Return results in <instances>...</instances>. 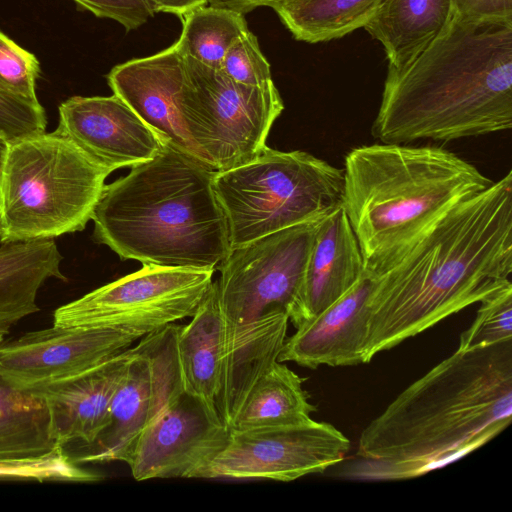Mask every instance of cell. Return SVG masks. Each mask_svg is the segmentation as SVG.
<instances>
[{
	"mask_svg": "<svg viewBox=\"0 0 512 512\" xmlns=\"http://www.w3.org/2000/svg\"><path fill=\"white\" fill-rule=\"evenodd\" d=\"M512 272V172L448 211L392 268L369 302L363 363L480 302Z\"/></svg>",
	"mask_w": 512,
	"mask_h": 512,
	"instance_id": "cell-1",
	"label": "cell"
},
{
	"mask_svg": "<svg viewBox=\"0 0 512 512\" xmlns=\"http://www.w3.org/2000/svg\"><path fill=\"white\" fill-rule=\"evenodd\" d=\"M512 128V22L462 20L386 77L371 134L381 143L450 142Z\"/></svg>",
	"mask_w": 512,
	"mask_h": 512,
	"instance_id": "cell-2",
	"label": "cell"
},
{
	"mask_svg": "<svg viewBox=\"0 0 512 512\" xmlns=\"http://www.w3.org/2000/svg\"><path fill=\"white\" fill-rule=\"evenodd\" d=\"M512 420V340L457 349L361 432L357 457L410 463L420 476L480 448Z\"/></svg>",
	"mask_w": 512,
	"mask_h": 512,
	"instance_id": "cell-3",
	"label": "cell"
},
{
	"mask_svg": "<svg viewBox=\"0 0 512 512\" xmlns=\"http://www.w3.org/2000/svg\"><path fill=\"white\" fill-rule=\"evenodd\" d=\"M212 167L167 144L150 161L105 185L93 236L143 265L217 269L230 251Z\"/></svg>",
	"mask_w": 512,
	"mask_h": 512,
	"instance_id": "cell-4",
	"label": "cell"
},
{
	"mask_svg": "<svg viewBox=\"0 0 512 512\" xmlns=\"http://www.w3.org/2000/svg\"><path fill=\"white\" fill-rule=\"evenodd\" d=\"M342 207L377 276L396 265L453 207L492 185L473 164L438 146L375 143L344 161Z\"/></svg>",
	"mask_w": 512,
	"mask_h": 512,
	"instance_id": "cell-5",
	"label": "cell"
},
{
	"mask_svg": "<svg viewBox=\"0 0 512 512\" xmlns=\"http://www.w3.org/2000/svg\"><path fill=\"white\" fill-rule=\"evenodd\" d=\"M109 174L58 129L9 143L0 242L54 239L83 230Z\"/></svg>",
	"mask_w": 512,
	"mask_h": 512,
	"instance_id": "cell-6",
	"label": "cell"
},
{
	"mask_svg": "<svg viewBox=\"0 0 512 512\" xmlns=\"http://www.w3.org/2000/svg\"><path fill=\"white\" fill-rule=\"evenodd\" d=\"M213 188L231 249L324 218L342 206L344 176L308 152L266 146L246 163L216 171Z\"/></svg>",
	"mask_w": 512,
	"mask_h": 512,
	"instance_id": "cell-7",
	"label": "cell"
},
{
	"mask_svg": "<svg viewBox=\"0 0 512 512\" xmlns=\"http://www.w3.org/2000/svg\"><path fill=\"white\" fill-rule=\"evenodd\" d=\"M184 56L181 111L194 146L216 171L251 160L267 146L271 127L284 109L274 82L237 83L221 70Z\"/></svg>",
	"mask_w": 512,
	"mask_h": 512,
	"instance_id": "cell-8",
	"label": "cell"
},
{
	"mask_svg": "<svg viewBox=\"0 0 512 512\" xmlns=\"http://www.w3.org/2000/svg\"><path fill=\"white\" fill-rule=\"evenodd\" d=\"M212 268L143 265L57 308L59 327H123L149 333L191 317L208 292Z\"/></svg>",
	"mask_w": 512,
	"mask_h": 512,
	"instance_id": "cell-9",
	"label": "cell"
},
{
	"mask_svg": "<svg viewBox=\"0 0 512 512\" xmlns=\"http://www.w3.org/2000/svg\"><path fill=\"white\" fill-rule=\"evenodd\" d=\"M318 222L295 225L230 249L217 267L216 280L227 322L243 325L273 312H284L291 319Z\"/></svg>",
	"mask_w": 512,
	"mask_h": 512,
	"instance_id": "cell-10",
	"label": "cell"
},
{
	"mask_svg": "<svg viewBox=\"0 0 512 512\" xmlns=\"http://www.w3.org/2000/svg\"><path fill=\"white\" fill-rule=\"evenodd\" d=\"M180 325L167 324L144 335L136 345L111 401L108 422L83 462H127L146 426L183 389L176 337Z\"/></svg>",
	"mask_w": 512,
	"mask_h": 512,
	"instance_id": "cell-11",
	"label": "cell"
},
{
	"mask_svg": "<svg viewBox=\"0 0 512 512\" xmlns=\"http://www.w3.org/2000/svg\"><path fill=\"white\" fill-rule=\"evenodd\" d=\"M349 449L350 441L340 430L314 419L297 425L230 430L225 447L197 478L290 482L337 466Z\"/></svg>",
	"mask_w": 512,
	"mask_h": 512,
	"instance_id": "cell-12",
	"label": "cell"
},
{
	"mask_svg": "<svg viewBox=\"0 0 512 512\" xmlns=\"http://www.w3.org/2000/svg\"><path fill=\"white\" fill-rule=\"evenodd\" d=\"M229 434L216 411L182 389L142 431L126 464L136 481L197 478Z\"/></svg>",
	"mask_w": 512,
	"mask_h": 512,
	"instance_id": "cell-13",
	"label": "cell"
},
{
	"mask_svg": "<svg viewBox=\"0 0 512 512\" xmlns=\"http://www.w3.org/2000/svg\"><path fill=\"white\" fill-rule=\"evenodd\" d=\"M147 333L123 327H59L0 342V373L32 389L86 371L127 350Z\"/></svg>",
	"mask_w": 512,
	"mask_h": 512,
	"instance_id": "cell-14",
	"label": "cell"
},
{
	"mask_svg": "<svg viewBox=\"0 0 512 512\" xmlns=\"http://www.w3.org/2000/svg\"><path fill=\"white\" fill-rule=\"evenodd\" d=\"M57 129L98 166L113 172L153 159L164 142L118 96H74L59 106Z\"/></svg>",
	"mask_w": 512,
	"mask_h": 512,
	"instance_id": "cell-15",
	"label": "cell"
},
{
	"mask_svg": "<svg viewBox=\"0 0 512 512\" xmlns=\"http://www.w3.org/2000/svg\"><path fill=\"white\" fill-rule=\"evenodd\" d=\"M185 80V56L175 43L156 54L116 65L107 75L113 94L164 144L207 164L185 129L181 111Z\"/></svg>",
	"mask_w": 512,
	"mask_h": 512,
	"instance_id": "cell-16",
	"label": "cell"
},
{
	"mask_svg": "<svg viewBox=\"0 0 512 512\" xmlns=\"http://www.w3.org/2000/svg\"><path fill=\"white\" fill-rule=\"evenodd\" d=\"M378 276L367 271L337 301L286 338L278 361L316 369L363 364L369 302Z\"/></svg>",
	"mask_w": 512,
	"mask_h": 512,
	"instance_id": "cell-17",
	"label": "cell"
},
{
	"mask_svg": "<svg viewBox=\"0 0 512 512\" xmlns=\"http://www.w3.org/2000/svg\"><path fill=\"white\" fill-rule=\"evenodd\" d=\"M289 317L273 312L243 325L223 317L215 408L230 429L259 379L278 361Z\"/></svg>",
	"mask_w": 512,
	"mask_h": 512,
	"instance_id": "cell-18",
	"label": "cell"
},
{
	"mask_svg": "<svg viewBox=\"0 0 512 512\" xmlns=\"http://www.w3.org/2000/svg\"><path fill=\"white\" fill-rule=\"evenodd\" d=\"M366 272L362 253L342 206L319 220L307 257L295 311V328L317 316Z\"/></svg>",
	"mask_w": 512,
	"mask_h": 512,
	"instance_id": "cell-19",
	"label": "cell"
},
{
	"mask_svg": "<svg viewBox=\"0 0 512 512\" xmlns=\"http://www.w3.org/2000/svg\"><path fill=\"white\" fill-rule=\"evenodd\" d=\"M131 353L132 347L79 374L32 388L46 400L58 445L96 440Z\"/></svg>",
	"mask_w": 512,
	"mask_h": 512,
	"instance_id": "cell-20",
	"label": "cell"
},
{
	"mask_svg": "<svg viewBox=\"0 0 512 512\" xmlns=\"http://www.w3.org/2000/svg\"><path fill=\"white\" fill-rule=\"evenodd\" d=\"M453 17L452 0H383L364 29L386 53V77L407 68Z\"/></svg>",
	"mask_w": 512,
	"mask_h": 512,
	"instance_id": "cell-21",
	"label": "cell"
},
{
	"mask_svg": "<svg viewBox=\"0 0 512 512\" xmlns=\"http://www.w3.org/2000/svg\"><path fill=\"white\" fill-rule=\"evenodd\" d=\"M63 256L54 239H38L0 246V336L21 319L39 311L38 291L49 278L65 280Z\"/></svg>",
	"mask_w": 512,
	"mask_h": 512,
	"instance_id": "cell-22",
	"label": "cell"
},
{
	"mask_svg": "<svg viewBox=\"0 0 512 512\" xmlns=\"http://www.w3.org/2000/svg\"><path fill=\"white\" fill-rule=\"evenodd\" d=\"M222 323L217 284L213 281L190 322L179 326L176 337L183 389L214 411Z\"/></svg>",
	"mask_w": 512,
	"mask_h": 512,
	"instance_id": "cell-23",
	"label": "cell"
},
{
	"mask_svg": "<svg viewBox=\"0 0 512 512\" xmlns=\"http://www.w3.org/2000/svg\"><path fill=\"white\" fill-rule=\"evenodd\" d=\"M59 446L45 398L0 373V459L39 457Z\"/></svg>",
	"mask_w": 512,
	"mask_h": 512,
	"instance_id": "cell-24",
	"label": "cell"
},
{
	"mask_svg": "<svg viewBox=\"0 0 512 512\" xmlns=\"http://www.w3.org/2000/svg\"><path fill=\"white\" fill-rule=\"evenodd\" d=\"M305 379L277 361L255 384L229 430L297 425L312 420L316 407Z\"/></svg>",
	"mask_w": 512,
	"mask_h": 512,
	"instance_id": "cell-25",
	"label": "cell"
},
{
	"mask_svg": "<svg viewBox=\"0 0 512 512\" xmlns=\"http://www.w3.org/2000/svg\"><path fill=\"white\" fill-rule=\"evenodd\" d=\"M383 0H277L272 8L295 39H339L370 21Z\"/></svg>",
	"mask_w": 512,
	"mask_h": 512,
	"instance_id": "cell-26",
	"label": "cell"
},
{
	"mask_svg": "<svg viewBox=\"0 0 512 512\" xmlns=\"http://www.w3.org/2000/svg\"><path fill=\"white\" fill-rule=\"evenodd\" d=\"M182 20V32L175 42L178 49L218 70L231 44L248 29L244 14L210 5L194 9Z\"/></svg>",
	"mask_w": 512,
	"mask_h": 512,
	"instance_id": "cell-27",
	"label": "cell"
},
{
	"mask_svg": "<svg viewBox=\"0 0 512 512\" xmlns=\"http://www.w3.org/2000/svg\"><path fill=\"white\" fill-rule=\"evenodd\" d=\"M476 317L460 334L457 349L470 350L512 340V284L482 299Z\"/></svg>",
	"mask_w": 512,
	"mask_h": 512,
	"instance_id": "cell-28",
	"label": "cell"
},
{
	"mask_svg": "<svg viewBox=\"0 0 512 512\" xmlns=\"http://www.w3.org/2000/svg\"><path fill=\"white\" fill-rule=\"evenodd\" d=\"M0 478L95 482L102 476L78 466L59 446L39 457L0 459Z\"/></svg>",
	"mask_w": 512,
	"mask_h": 512,
	"instance_id": "cell-29",
	"label": "cell"
},
{
	"mask_svg": "<svg viewBox=\"0 0 512 512\" xmlns=\"http://www.w3.org/2000/svg\"><path fill=\"white\" fill-rule=\"evenodd\" d=\"M39 74L40 64L34 54L0 31V90L39 104L35 91Z\"/></svg>",
	"mask_w": 512,
	"mask_h": 512,
	"instance_id": "cell-30",
	"label": "cell"
},
{
	"mask_svg": "<svg viewBox=\"0 0 512 512\" xmlns=\"http://www.w3.org/2000/svg\"><path fill=\"white\" fill-rule=\"evenodd\" d=\"M220 70L233 81L245 85L263 86L273 82L270 64L260 49L257 37L249 29L231 44Z\"/></svg>",
	"mask_w": 512,
	"mask_h": 512,
	"instance_id": "cell-31",
	"label": "cell"
},
{
	"mask_svg": "<svg viewBox=\"0 0 512 512\" xmlns=\"http://www.w3.org/2000/svg\"><path fill=\"white\" fill-rule=\"evenodd\" d=\"M46 115L41 104H32L0 90V136L9 143L45 132Z\"/></svg>",
	"mask_w": 512,
	"mask_h": 512,
	"instance_id": "cell-32",
	"label": "cell"
},
{
	"mask_svg": "<svg viewBox=\"0 0 512 512\" xmlns=\"http://www.w3.org/2000/svg\"><path fill=\"white\" fill-rule=\"evenodd\" d=\"M95 16L114 20L127 31L142 26L152 17L140 0H73Z\"/></svg>",
	"mask_w": 512,
	"mask_h": 512,
	"instance_id": "cell-33",
	"label": "cell"
},
{
	"mask_svg": "<svg viewBox=\"0 0 512 512\" xmlns=\"http://www.w3.org/2000/svg\"><path fill=\"white\" fill-rule=\"evenodd\" d=\"M454 15L471 22H512V0H452Z\"/></svg>",
	"mask_w": 512,
	"mask_h": 512,
	"instance_id": "cell-34",
	"label": "cell"
},
{
	"mask_svg": "<svg viewBox=\"0 0 512 512\" xmlns=\"http://www.w3.org/2000/svg\"><path fill=\"white\" fill-rule=\"evenodd\" d=\"M152 14L171 13L184 17L196 8L205 6L207 0H140Z\"/></svg>",
	"mask_w": 512,
	"mask_h": 512,
	"instance_id": "cell-35",
	"label": "cell"
},
{
	"mask_svg": "<svg viewBox=\"0 0 512 512\" xmlns=\"http://www.w3.org/2000/svg\"><path fill=\"white\" fill-rule=\"evenodd\" d=\"M277 0H207L210 6L230 9L246 14L258 7H270Z\"/></svg>",
	"mask_w": 512,
	"mask_h": 512,
	"instance_id": "cell-36",
	"label": "cell"
},
{
	"mask_svg": "<svg viewBox=\"0 0 512 512\" xmlns=\"http://www.w3.org/2000/svg\"><path fill=\"white\" fill-rule=\"evenodd\" d=\"M9 142L0 136V210H1V181L4 162L8 150ZM0 232H1V213H0Z\"/></svg>",
	"mask_w": 512,
	"mask_h": 512,
	"instance_id": "cell-37",
	"label": "cell"
},
{
	"mask_svg": "<svg viewBox=\"0 0 512 512\" xmlns=\"http://www.w3.org/2000/svg\"><path fill=\"white\" fill-rule=\"evenodd\" d=\"M2 341H3V337H2V336H0V342H2Z\"/></svg>",
	"mask_w": 512,
	"mask_h": 512,
	"instance_id": "cell-38",
	"label": "cell"
}]
</instances>
